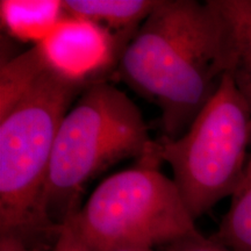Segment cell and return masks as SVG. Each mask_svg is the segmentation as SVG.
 I'll use <instances>...</instances> for the list:
<instances>
[{
	"instance_id": "cell-1",
	"label": "cell",
	"mask_w": 251,
	"mask_h": 251,
	"mask_svg": "<svg viewBox=\"0 0 251 251\" xmlns=\"http://www.w3.org/2000/svg\"><path fill=\"white\" fill-rule=\"evenodd\" d=\"M230 58L228 27L216 0H158L115 72L158 106L162 136L177 139L219 90Z\"/></svg>"
},
{
	"instance_id": "cell-3",
	"label": "cell",
	"mask_w": 251,
	"mask_h": 251,
	"mask_svg": "<svg viewBox=\"0 0 251 251\" xmlns=\"http://www.w3.org/2000/svg\"><path fill=\"white\" fill-rule=\"evenodd\" d=\"M84 90L48 69L0 112V231L56 236L61 226L43 212V193L59 125Z\"/></svg>"
},
{
	"instance_id": "cell-2",
	"label": "cell",
	"mask_w": 251,
	"mask_h": 251,
	"mask_svg": "<svg viewBox=\"0 0 251 251\" xmlns=\"http://www.w3.org/2000/svg\"><path fill=\"white\" fill-rule=\"evenodd\" d=\"M155 140L137 105L107 80L86 87L59 125L43 193V212L52 224L80 209L87 185L111 166L139 159Z\"/></svg>"
},
{
	"instance_id": "cell-4",
	"label": "cell",
	"mask_w": 251,
	"mask_h": 251,
	"mask_svg": "<svg viewBox=\"0 0 251 251\" xmlns=\"http://www.w3.org/2000/svg\"><path fill=\"white\" fill-rule=\"evenodd\" d=\"M152 149L135 165L102 180L74 214V222L92 251L115 248L166 247L197 230L172 178L161 170Z\"/></svg>"
},
{
	"instance_id": "cell-13",
	"label": "cell",
	"mask_w": 251,
	"mask_h": 251,
	"mask_svg": "<svg viewBox=\"0 0 251 251\" xmlns=\"http://www.w3.org/2000/svg\"><path fill=\"white\" fill-rule=\"evenodd\" d=\"M52 251H92L78 233L74 222V214L68 216L61 225Z\"/></svg>"
},
{
	"instance_id": "cell-11",
	"label": "cell",
	"mask_w": 251,
	"mask_h": 251,
	"mask_svg": "<svg viewBox=\"0 0 251 251\" xmlns=\"http://www.w3.org/2000/svg\"><path fill=\"white\" fill-rule=\"evenodd\" d=\"M57 236L0 231V251H52Z\"/></svg>"
},
{
	"instance_id": "cell-9",
	"label": "cell",
	"mask_w": 251,
	"mask_h": 251,
	"mask_svg": "<svg viewBox=\"0 0 251 251\" xmlns=\"http://www.w3.org/2000/svg\"><path fill=\"white\" fill-rule=\"evenodd\" d=\"M230 39V75L251 112V0H216Z\"/></svg>"
},
{
	"instance_id": "cell-7",
	"label": "cell",
	"mask_w": 251,
	"mask_h": 251,
	"mask_svg": "<svg viewBox=\"0 0 251 251\" xmlns=\"http://www.w3.org/2000/svg\"><path fill=\"white\" fill-rule=\"evenodd\" d=\"M67 15L59 0H1L0 23L12 39L36 47Z\"/></svg>"
},
{
	"instance_id": "cell-8",
	"label": "cell",
	"mask_w": 251,
	"mask_h": 251,
	"mask_svg": "<svg viewBox=\"0 0 251 251\" xmlns=\"http://www.w3.org/2000/svg\"><path fill=\"white\" fill-rule=\"evenodd\" d=\"M158 0H65L69 15L80 17L129 43Z\"/></svg>"
},
{
	"instance_id": "cell-5",
	"label": "cell",
	"mask_w": 251,
	"mask_h": 251,
	"mask_svg": "<svg viewBox=\"0 0 251 251\" xmlns=\"http://www.w3.org/2000/svg\"><path fill=\"white\" fill-rule=\"evenodd\" d=\"M250 144L251 112L227 74L186 131L177 139L161 136L156 149L197 220L236 190Z\"/></svg>"
},
{
	"instance_id": "cell-10",
	"label": "cell",
	"mask_w": 251,
	"mask_h": 251,
	"mask_svg": "<svg viewBox=\"0 0 251 251\" xmlns=\"http://www.w3.org/2000/svg\"><path fill=\"white\" fill-rule=\"evenodd\" d=\"M212 238L233 251H251V156Z\"/></svg>"
},
{
	"instance_id": "cell-12",
	"label": "cell",
	"mask_w": 251,
	"mask_h": 251,
	"mask_svg": "<svg viewBox=\"0 0 251 251\" xmlns=\"http://www.w3.org/2000/svg\"><path fill=\"white\" fill-rule=\"evenodd\" d=\"M164 251H233L222 244L216 242L209 236L207 237L199 230H194L191 234L164 247Z\"/></svg>"
},
{
	"instance_id": "cell-14",
	"label": "cell",
	"mask_w": 251,
	"mask_h": 251,
	"mask_svg": "<svg viewBox=\"0 0 251 251\" xmlns=\"http://www.w3.org/2000/svg\"><path fill=\"white\" fill-rule=\"evenodd\" d=\"M107 251H153L150 248H136V247H124V248H115Z\"/></svg>"
},
{
	"instance_id": "cell-6",
	"label": "cell",
	"mask_w": 251,
	"mask_h": 251,
	"mask_svg": "<svg viewBox=\"0 0 251 251\" xmlns=\"http://www.w3.org/2000/svg\"><path fill=\"white\" fill-rule=\"evenodd\" d=\"M127 45L99 25L67 14L36 48L52 75L85 90L105 80L102 78L109 71H117Z\"/></svg>"
}]
</instances>
